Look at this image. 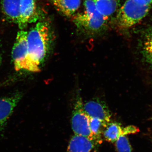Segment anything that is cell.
Wrapping results in <instances>:
<instances>
[{
	"instance_id": "cell-1",
	"label": "cell",
	"mask_w": 152,
	"mask_h": 152,
	"mask_svg": "<svg viewBox=\"0 0 152 152\" xmlns=\"http://www.w3.org/2000/svg\"><path fill=\"white\" fill-rule=\"evenodd\" d=\"M51 32L47 22H38L28 32V52L30 61L38 72L40 65L48 53L52 39Z\"/></svg>"
},
{
	"instance_id": "cell-2",
	"label": "cell",
	"mask_w": 152,
	"mask_h": 152,
	"mask_svg": "<svg viewBox=\"0 0 152 152\" xmlns=\"http://www.w3.org/2000/svg\"><path fill=\"white\" fill-rule=\"evenodd\" d=\"M1 6L5 16L21 30L40 17L37 0H1Z\"/></svg>"
},
{
	"instance_id": "cell-3",
	"label": "cell",
	"mask_w": 152,
	"mask_h": 152,
	"mask_svg": "<svg viewBox=\"0 0 152 152\" xmlns=\"http://www.w3.org/2000/svg\"><path fill=\"white\" fill-rule=\"evenodd\" d=\"M73 16V20L78 29L87 35L102 32L108 20L98 12L92 0H86L84 11Z\"/></svg>"
},
{
	"instance_id": "cell-4",
	"label": "cell",
	"mask_w": 152,
	"mask_h": 152,
	"mask_svg": "<svg viewBox=\"0 0 152 152\" xmlns=\"http://www.w3.org/2000/svg\"><path fill=\"white\" fill-rule=\"evenodd\" d=\"M151 8L137 0H126L117 12V26L121 29L132 27L146 16Z\"/></svg>"
},
{
	"instance_id": "cell-5",
	"label": "cell",
	"mask_w": 152,
	"mask_h": 152,
	"mask_svg": "<svg viewBox=\"0 0 152 152\" xmlns=\"http://www.w3.org/2000/svg\"><path fill=\"white\" fill-rule=\"evenodd\" d=\"M28 32L21 30L17 34L14 44L12 57L16 70H25L29 72H38L30 61L28 52Z\"/></svg>"
},
{
	"instance_id": "cell-6",
	"label": "cell",
	"mask_w": 152,
	"mask_h": 152,
	"mask_svg": "<svg viewBox=\"0 0 152 152\" xmlns=\"http://www.w3.org/2000/svg\"><path fill=\"white\" fill-rule=\"evenodd\" d=\"M83 104L82 98L78 95L72 114V129L75 135L86 137L95 143L90 127V118L85 112Z\"/></svg>"
},
{
	"instance_id": "cell-7",
	"label": "cell",
	"mask_w": 152,
	"mask_h": 152,
	"mask_svg": "<svg viewBox=\"0 0 152 152\" xmlns=\"http://www.w3.org/2000/svg\"><path fill=\"white\" fill-rule=\"evenodd\" d=\"M22 98L20 93L0 98V133Z\"/></svg>"
},
{
	"instance_id": "cell-8",
	"label": "cell",
	"mask_w": 152,
	"mask_h": 152,
	"mask_svg": "<svg viewBox=\"0 0 152 152\" xmlns=\"http://www.w3.org/2000/svg\"><path fill=\"white\" fill-rule=\"evenodd\" d=\"M84 110L91 118H96L107 124L110 122L111 115L108 108L99 100H91L83 104Z\"/></svg>"
},
{
	"instance_id": "cell-9",
	"label": "cell",
	"mask_w": 152,
	"mask_h": 152,
	"mask_svg": "<svg viewBox=\"0 0 152 152\" xmlns=\"http://www.w3.org/2000/svg\"><path fill=\"white\" fill-rule=\"evenodd\" d=\"M57 10L68 17L73 16L80 8L81 0H50Z\"/></svg>"
},
{
	"instance_id": "cell-10",
	"label": "cell",
	"mask_w": 152,
	"mask_h": 152,
	"mask_svg": "<svg viewBox=\"0 0 152 152\" xmlns=\"http://www.w3.org/2000/svg\"><path fill=\"white\" fill-rule=\"evenodd\" d=\"M98 12L108 20L117 12L121 0H92Z\"/></svg>"
},
{
	"instance_id": "cell-11",
	"label": "cell",
	"mask_w": 152,
	"mask_h": 152,
	"mask_svg": "<svg viewBox=\"0 0 152 152\" xmlns=\"http://www.w3.org/2000/svg\"><path fill=\"white\" fill-rule=\"evenodd\" d=\"M123 134V128L116 122L109 123L103 134L105 140L111 142L116 141L119 137Z\"/></svg>"
},
{
	"instance_id": "cell-12",
	"label": "cell",
	"mask_w": 152,
	"mask_h": 152,
	"mask_svg": "<svg viewBox=\"0 0 152 152\" xmlns=\"http://www.w3.org/2000/svg\"><path fill=\"white\" fill-rule=\"evenodd\" d=\"M90 118V127L91 131L94 138L96 145L102 142L101 136L103 134L104 131L108 124L103 121L96 118Z\"/></svg>"
},
{
	"instance_id": "cell-13",
	"label": "cell",
	"mask_w": 152,
	"mask_h": 152,
	"mask_svg": "<svg viewBox=\"0 0 152 152\" xmlns=\"http://www.w3.org/2000/svg\"><path fill=\"white\" fill-rule=\"evenodd\" d=\"M142 53L146 61L152 66V28L147 31L144 37Z\"/></svg>"
},
{
	"instance_id": "cell-14",
	"label": "cell",
	"mask_w": 152,
	"mask_h": 152,
	"mask_svg": "<svg viewBox=\"0 0 152 152\" xmlns=\"http://www.w3.org/2000/svg\"><path fill=\"white\" fill-rule=\"evenodd\" d=\"M115 142L118 152H132V147L126 135L123 134L120 136Z\"/></svg>"
},
{
	"instance_id": "cell-15",
	"label": "cell",
	"mask_w": 152,
	"mask_h": 152,
	"mask_svg": "<svg viewBox=\"0 0 152 152\" xmlns=\"http://www.w3.org/2000/svg\"><path fill=\"white\" fill-rule=\"evenodd\" d=\"M138 128L135 126H129L123 128V134L127 135L130 134H135L139 132Z\"/></svg>"
},
{
	"instance_id": "cell-16",
	"label": "cell",
	"mask_w": 152,
	"mask_h": 152,
	"mask_svg": "<svg viewBox=\"0 0 152 152\" xmlns=\"http://www.w3.org/2000/svg\"><path fill=\"white\" fill-rule=\"evenodd\" d=\"M137 1L145 4L151 5L152 4V0H137Z\"/></svg>"
},
{
	"instance_id": "cell-17",
	"label": "cell",
	"mask_w": 152,
	"mask_h": 152,
	"mask_svg": "<svg viewBox=\"0 0 152 152\" xmlns=\"http://www.w3.org/2000/svg\"><path fill=\"white\" fill-rule=\"evenodd\" d=\"M1 54H0V64H1Z\"/></svg>"
}]
</instances>
